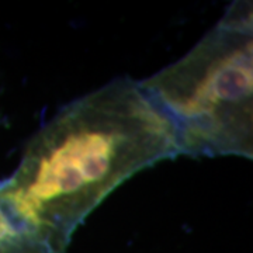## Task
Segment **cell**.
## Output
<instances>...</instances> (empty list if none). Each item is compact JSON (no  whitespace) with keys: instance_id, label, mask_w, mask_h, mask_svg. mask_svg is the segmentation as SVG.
<instances>
[{"instance_id":"1","label":"cell","mask_w":253,"mask_h":253,"mask_svg":"<svg viewBox=\"0 0 253 253\" xmlns=\"http://www.w3.org/2000/svg\"><path fill=\"white\" fill-rule=\"evenodd\" d=\"M180 154L169 121L139 83L117 79L75 100L26 146L1 190L55 253L126 179Z\"/></svg>"},{"instance_id":"2","label":"cell","mask_w":253,"mask_h":253,"mask_svg":"<svg viewBox=\"0 0 253 253\" xmlns=\"http://www.w3.org/2000/svg\"><path fill=\"white\" fill-rule=\"evenodd\" d=\"M180 154L252 158V6L232 4L180 61L139 83Z\"/></svg>"},{"instance_id":"3","label":"cell","mask_w":253,"mask_h":253,"mask_svg":"<svg viewBox=\"0 0 253 253\" xmlns=\"http://www.w3.org/2000/svg\"><path fill=\"white\" fill-rule=\"evenodd\" d=\"M0 253H55L0 187Z\"/></svg>"}]
</instances>
